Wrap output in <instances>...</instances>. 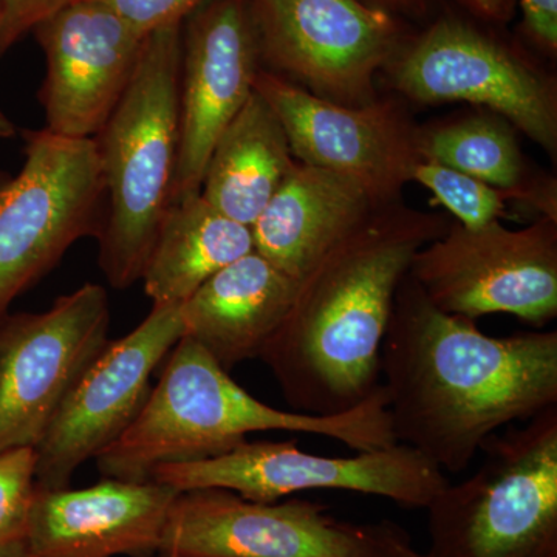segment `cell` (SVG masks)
<instances>
[{
    "label": "cell",
    "instance_id": "obj_1",
    "mask_svg": "<svg viewBox=\"0 0 557 557\" xmlns=\"http://www.w3.org/2000/svg\"><path fill=\"white\" fill-rule=\"evenodd\" d=\"M392 431L442 471H467L502 428L557 406V332L491 336L408 276L381 347Z\"/></svg>",
    "mask_w": 557,
    "mask_h": 557
},
{
    "label": "cell",
    "instance_id": "obj_2",
    "mask_svg": "<svg viewBox=\"0 0 557 557\" xmlns=\"http://www.w3.org/2000/svg\"><path fill=\"white\" fill-rule=\"evenodd\" d=\"M440 214L376 209L298 281L262 359L289 410L335 416L380 386L381 347L399 285L418 249L448 228Z\"/></svg>",
    "mask_w": 557,
    "mask_h": 557
},
{
    "label": "cell",
    "instance_id": "obj_3",
    "mask_svg": "<svg viewBox=\"0 0 557 557\" xmlns=\"http://www.w3.org/2000/svg\"><path fill=\"white\" fill-rule=\"evenodd\" d=\"M166 359L134 423L95 457L102 478L150 482L163 465L222 456L255 432L319 435L357 453L397 445L381 384L357 408L311 416L259 401L186 336Z\"/></svg>",
    "mask_w": 557,
    "mask_h": 557
},
{
    "label": "cell",
    "instance_id": "obj_4",
    "mask_svg": "<svg viewBox=\"0 0 557 557\" xmlns=\"http://www.w3.org/2000/svg\"><path fill=\"white\" fill-rule=\"evenodd\" d=\"M182 25L149 33L119 106L95 137L106 188L98 263L113 288L141 278L171 205L180 143Z\"/></svg>",
    "mask_w": 557,
    "mask_h": 557
},
{
    "label": "cell",
    "instance_id": "obj_5",
    "mask_svg": "<svg viewBox=\"0 0 557 557\" xmlns=\"http://www.w3.org/2000/svg\"><path fill=\"white\" fill-rule=\"evenodd\" d=\"M428 505L429 557H557V406L483 443Z\"/></svg>",
    "mask_w": 557,
    "mask_h": 557
},
{
    "label": "cell",
    "instance_id": "obj_6",
    "mask_svg": "<svg viewBox=\"0 0 557 557\" xmlns=\"http://www.w3.org/2000/svg\"><path fill=\"white\" fill-rule=\"evenodd\" d=\"M24 163L0 170V319L70 247L100 236L106 212L95 139L24 131Z\"/></svg>",
    "mask_w": 557,
    "mask_h": 557
},
{
    "label": "cell",
    "instance_id": "obj_7",
    "mask_svg": "<svg viewBox=\"0 0 557 557\" xmlns=\"http://www.w3.org/2000/svg\"><path fill=\"white\" fill-rule=\"evenodd\" d=\"M408 274L445 313L474 321L504 313L544 327L557 317V220L537 218L520 230L500 220L471 230L454 220L418 249Z\"/></svg>",
    "mask_w": 557,
    "mask_h": 557
},
{
    "label": "cell",
    "instance_id": "obj_8",
    "mask_svg": "<svg viewBox=\"0 0 557 557\" xmlns=\"http://www.w3.org/2000/svg\"><path fill=\"white\" fill-rule=\"evenodd\" d=\"M392 89L418 104L468 102L557 152V84L536 62L457 17H443L388 62Z\"/></svg>",
    "mask_w": 557,
    "mask_h": 557
},
{
    "label": "cell",
    "instance_id": "obj_9",
    "mask_svg": "<svg viewBox=\"0 0 557 557\" xmlns=\"http://www.w3.org/2000/svg\"><path fill=\"white\" fill-rule=\"evenodd\" d=\"M150 482L178 493L220 487L263 504L306 491H350L384 497L406 509H426L449 480L428 457L401 443L351 457H325L304 453L296 440H247L222 456L163 465Z\"/></svg>",
    "mask_w": 557,
    "mask_h": 557
},
{
    "label": "cell",
    "instance_id": "obj_10",
    "mask_svg": "<svg viewBox=\"0 0 557 557\" xmlns=\"http://www.w3.org/2000/svg\"><path fill=\"white\" fill-rule=\"evenodd\" d=\"M260 61L322 100L370 104L401 49V28L362 0H248Z\"/></svg>",
    "mask_w": 557,
    "mask_h": 557
},
{
    "label": "cell",
    "instance_id": "obj_11",
    "mask_svg": "<svg viewBox=\"0 0 557 557\" xmlns=\"http://www.w3.org/2000/svg\"><path fill=\"white\" fill-rule=\"evenodd\" d=\"M108 292L86 284L42 313L0 319V454L38 448L76 381L109 343Z\"/></svg>",
    "mask_w": 557,
    "mask_h": 557
},
{
    "label": "cell",
    "instance_id": "obj_12",
    "mask_svg": "<svg viewBox=\"0 0 557 557\" xmlns=\"http://www.w3.org/2000/svg\"><path fill=\"white\" fill-rule=\"evenodd\" d=\"M182 304L152 306L126 336L110 341L72 387L36 448V486L67 490L87 460L134 423L150 394V376L183 338Z\"/></svg>",
    "mask_w": 557,
    "mask_h": 557
},
{
    "label": "cell",
    "instance_id": "obj_13",
    "mask_svg": "<svg viewBox=\"0 0 557 557\" xmlns=\"http://www.w3.org/2000/svg\"><path fill=\"white\" fill-rule=\"evenodd\" d=\"M255 90L276 113L295 160L354 180L380 207L397 203L423 160L420 129L397 101L351 108L322 100L263 69Z\"/></svg>",
    "mask_w": 557,
    "mask_h": 557
},
{
    "label": "cell",
    "instance_id": "obj_14",
    "mask_svg": "<svg viewBox=\"0 0 557 557\" xmlns=\"http://www.w3.org/2000/svg\"><path fill=\"white\" fill-rule=\"evenodd\" d=\"M362 525L325 505L252 502L220 487L178 493L157 557H364Z\"/></svg>",
    "mask_w": 557,
    "mask_h": 557
},
{
    "label": "cell",
    "instance_id": "obj_15",
    "mask_svg": "<svg viewBox=\"0 0 557 557\" xmlns=\"http://www.w3.org/2000/svg\"><path fill=\"white\" fill-rule=\"evenodd\" d=\"M262 61L248 0H209L182 33L177 170L171 203L200 193L223 131L255 91Z\"/></svg>",
    "mask_w": 557,
    "mask_h": 557
},
{
    "label": "cell",
    "instance_id": "obj_16",
    "mask_svg": "<svg viewBox=\"0 0 557 557\" xmlns=\"http://www.w3.org/2000/svg\"><path fill=\"white\" fill-rule=\"evenodd\" d=\"M46 54L38 98L50 134L95 138L129 87L148 35L98 0H75L33 30Z\"/></svg>",
    "mask_w": 557,
    "mask_h": 557
},
{
    "label": "cell",
    "instance_id": "obj_17",
    "mask_svg": "<svg viewBox=\"0 0 557 557\" xmlns=\"http://www.w3.org/2000/svg\"><path fill=\"white\" fill-rule=\"evenodd\" d=\"M177 494L116 479L76 491L36 486L25 542L32 557H157Z\"/></svg>",
    "mask_w": 557,
    "mask_h": 557
},
{
    "label": "cell",
    "instance_id": "obj_18",
    "mask_svg": "<svg viewBox=\"0 0 557 557\" xmlns=\"http://www.w3.org/2000/svg\"><path fill=\"white\" fill-rule=\"evenodd\" d=\"M298 281L252 251L220 270L180 307L183 336L225 370L259 359L287 318Z\"/></svg>",
    "mask_w": 557,
    "mask_h": 557
},
{
    "label": "cell",
    "instance_id": "obj_19",
    "mask_svg": "<svg viewBox=\"0 0 557 557\" xmlns=\"http://www.w3.org/2000/svg\"><path fill=\"white\" fill-rule=\"evenodd\" d=\"M380 208L354 180L295 160L251 226L255 251L299 281Z\"/></svg>",
    "mask_w": 557,
    "mask_h": 557
},
{
    "label": "cell",
    "instance_id": "obj_20",
    "mask_svg": "<svg viewBox=\"0 0 557 557\" xmlns=\"http://www.w3.org/2000/svg\"><path fill=\"white\" fill-rule=\"evenodd\" d=\"M293 163L281 121L255 90L215 143L205 168L201 197L251 228Z\"/></svg>",
    "mask_w": 557,
    "mask_h": 557
},
{
    "label": "cell",
    "instance_id": "obj_21",
    "mask_svg": "<svg viewBox=\"0 0 557 557\" xmlns=\"http://www.w3.org/2000/svg\"><path fill=\"white\" fill-rule=\"evenodd\" d=\"M255 251L251 228L190 194L168 207L143 270L153 306L183 304L220 270Z\"/></svg>",
    "mask_w": 557,
    "mask_h": 557
},
{
    "label": "cell",
    "instance_id": "obj_22",
    "mask_svg": "<svg viewBox=\"0 0 557 557\" xmlns=\"http://www.w3.org/2000/svg\"><path fill=\"white\" fill-rule=\"evenodd\" d=\"M421 159L434 161L504 190L509 199L533 208L539 218L557 220L555 180L528 175L515 127L494 115L467 119L418 131Z\"/></svg>",
    "mask_w": 557,
    "mask_h": 557
},
{
    "label": "cell",
    "instance_id": "obj_23",
    "mask_svg": "<svg viewBox=\"0 0 557 557\" xmlns=\"http://www.w3.org/2000/svg\"><path fill=\"white\" fill-rule=\"evenodd\" d=\"M412 182L431 190L435 200L449 209L456 222L471 230L504 218L511 200L504 190L434 161L421 160L413 170Z\"/></svg>",
    "mask_w": 557,
    "mask_h": 557
},
{
    "label": "cell",
    "instance_id": "obj_24",
    "mask_svg": "<svg viewBox=\"0 0 557 557\" xmlns=\"http://www.w3.org/2000/svg\"><path fill=\"white\" fill-rule=\"evenodd\" d=\"M35 448H16L0 454V544L20 541L27 534L36 491Z\"/></svg>",
    "mask_w": 557,
    "mask_h": 557
},
{
    "label": "cell",
    "instance_id": "obj_25",
    "mask_svg": "<svg viewBox=\"0 0 557 557\" xmlns=\"http://www.w3.org/2000/svg\"><path fill=\"white\" fill-rule=\"evenodd\" d=\"M110 10L115 11L121 20L141 33L159 30V28L182 25L194 11L203 7L209 0H98Z\"/></svg>",
    "mask_w": 557,
    "mask_h": 557
},
{
    "label": "cell",
    "instance_id": "obj_26",
    "mask_svg": "<svg viewBox=\"0 0 557 557\" xmlns=\"http://www.w3.org/2000/svg\"><path fill=\"white\" fill-rule=\"evenodd\" d=\"M75 0H2L0 9V57L25 35Z\"/></svg>",
    "mask_w": 557,
    "mask_h": 557
},
{
    "label": "cell",
    "instance_id": "obj_27",
    "mask_svg": "<svg viewBox=\"0 0 557 557\" xmlns=\"http://www.w3.org/2000/svg\"><path fill=\"white\" fill-rule=\"evenodd\" d=\"M364 557H429L428 553L418 552L410 541L408 531L392 520L366 523Z\"/></svg>",
    "mask_w": 557,
    "mask_h": 557
},
{
    "label": "cell",
    "instance_id": "obj_28",
    "mask_svg": "<svg viewBox=\"0 0 557 557\" xmlns=\"http://www.w3.org/2000/svg\"><path fill=\"white\" fill-rule=\"evenodd\" d=\"M528 38L548 57L557 51V0H519Z\"/></svg>",
    "mask_w": 557,
    "mask_h": 557
},
{
    "label": "cell",
    "instance_id": "obj_29",
    "mask_svg": "<svg viewBox=\"0 0 557 557\" xmlns=\"http://www.w3.org/2000/svg\"><path fill=\"white\" fill-rule=\"evenodd\" d=\"M474 16L494 24H507L515 16L518 0H460Z\"/></svg>",
    "mask_w": 557,
    "mask_h": 557
},
{
    "label": "cell",
    "instance_id": "obj_30",
    "mask_svg": "<svg viewBox=\"0 0 557 557\" xmlns=\"http://www.w3.org/2000/svg\"><path fill=\"white\" fill-rule=\"evenodd\" d=\"M362 2L386 10L388 13L418 14L426 7V0H362Z\"/></svg>",
    "mask_w": 557,
    "mask_h": 557
},
{
    "label": "cell",
    "instance_id": "obj_31",
    "mask_svg": "<svg viewBox=\"0 0 557 557\" xmlns=\"http://www.w3.org/2000/svg\"><path fill=\"white\" fill-rule=\"evenodd\" d=\"M0 557H32L25 539L0 544Z\"/></svg>",
    "mask_w": 557,
    "mask_h": 557
},
{
    "label": "cell",
    "instance_id": "obj_32",
    "mask_svg": "<svg viewBox=\"0 0 557 557\" xmlns=\"http://www.w3.org/2000/svg\"><path fill=\"white\" fill-rule=\"evenodd\" d=\"M0 9H2V0H0ZM17 135V127L13 121L9 119L2 104H0V139L14 138Z\"/></svg>",
    "mask_w": 557,
    "mask_h": 557
}]
</instances>
